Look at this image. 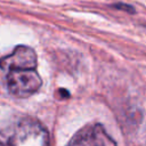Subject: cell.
Listing matches in <instances>:
<instances>
[{
  "instance_id": "277c9868",
  "label": "cell",
  "mask_w": 146,
  "mask_h": 146,
  "mask_svg": "<svg viewBox=\"0 0 146 146\" xmlns=\"http://www.w3.org/2000/svg\"><path fill=\"white\" fill-rule=\"evenodd\" d=\"M35 66L36 55L34 50L27 46H17L10 55L0 58V68L7 72L11 70L35 68Z\"/></svg>"
},
{
  "instance_id": "6da1fadb",
  "label": "cell",
  "mask_w": 146,
  "mask_h": 146,
  "mask_svg": "<svg viewBox=\"0 0 146 146\" xmlns=\"http://www.w3.org/2000/svg\"><path fill=\"white\" fill-rule=\"evenodd\" d=\"M0 146H49V135L40 122L24 117L0 131Z\"/></svg>"
},
{
  "instance_id": "3957f363",
  "label": "cell",
  "mask_w": 146,
  "mask_h": 146,
  "mask_svg": "<svg viewBox=\"0 0 146 146\" xmlns=\"http://www.w3.org/2000/svg\"><path fill=\"white\" fill-rule=\"evenodd\" d=\"M66 146H116V144L102 124L94 123L81 128Z\"/></svg>"
},
{
  "instance_id": "7a4b0ae2",
  "label": "cell",
  "mask_w": 146,
  "mask_h": 146,
  "mask_svg": "<svg viewBox=\"0 0 146 146\" xmlns=\"http://www.w3.org/2000/svg\"><path fill=\"white\" fill-rule=\"evenodd\" d=\"M6 82L9 92L17 97H27L36 92L42 83L40 75L34 68L8 71Z\"/></svg>"
}]
</instances>
